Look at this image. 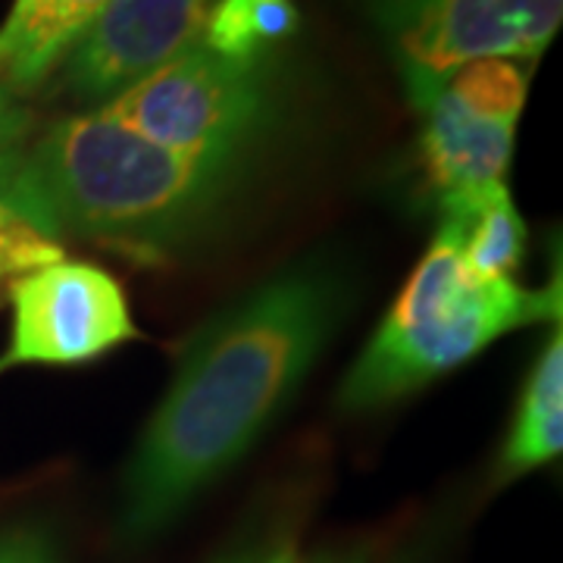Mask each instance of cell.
I'll return each instance as SVG.
<instances>
[{"mask_svg":"<svg viewBox=\"0 0 563 563\" xmlns=\"http://www.w3.org/2000/svg\"><path fill=\"white\" fill-rule=\"evenodd\" d=\"M261 57H225L191 44L101 103L113 120L181 157L239 166L269 122Z\"/></svg>","mask_w":563,"mask_h":563,"instance_id":"obj_4","label":"cell"},{"mask_svg":"<svg viewBox=\"0 0 563 563\" xmlns=\"http://www.w3.org/2000/svg\"><path fill=\"white\" fill-rule=\"evenodd\" d=\"M347 563H366V558H363V554H351V561Z\"/></svg>","mask_w":563,"mask_h":563,"instance_id":"obj_18","label":"cell"},{"mask_svg":"<svg viewBox=\"0 0 563 563\" xmlns=\"http://www.w3.org/2000/svg\"><path fill=\"white\" fill-rule=\"evenodd\" d=\"M63 261V254H35V251H0V282L20 279L25 273Z\"/></svg>","mask_w":563,"mask_h":563,"instance_id":"obj_16","label":"cell"},{"mask_svg":"<svg viewBox=\"0 0 563 563\" xmlns=\"http://www.w3.org/2000/svg\"><path fill=\"white\" fill-rule=\"evenodd\" d=\"M263 554L257 544H242V548H232L225 551L217 563H261Z\"/></svg>","mask_w":563,"mask_h":563,"instance_id":"obj_17","label":"cell"},{"mask_svg":"<svg viewBox=\"0 0 563 563\" xmlns=\"http://www.w3.org/2000/svg\"><path fill=\"white\" fill-rule=\"evenodd\" d=\"M410 101L420 113L422 163L448 220L466 222L504 185L517 125L488 122L463 110L444 88V76L404 66Z\"/></svg>","mask_w":563,"mask_h":563,"instance_id":"obj_8","label":"cell"},{"mask_svg":"<svg viewBox=\"0 0 563 563\" xmlns=\"http://www.w3.org/2000/svg\"><path fill=\"white\" fill-rule=\"evenodd\" d=\"M563 451V335L554 325L539 361L526 379L520 407L514 413L507 442L498 461V479L510 483L542 463L561 457Z\"/></svg>","mask_w":563,"mask_h":563,"instance_id":"obj_10","label":"cell"},{"mask_svg":"<svg viewBox=\"0 0 563 563\" xmlns=\"http://www.w3.org/2000/svg\"><path fill=\"white\" fill-rule=\"evenodd\" d=\"M110 0H13L0 25V79L16 95L38 88Z\"/></svg>","mask_w":563,"mask_h":563,"instance_id":"obj_9","label":"cell"},{"mask_svg":"<svg viewBox=\"0 0 563 563\" xmlns=\"http://www.w3.org/2000/svg\"><path fill=\"white\" fill-rule=\"evenodd\" d=\"M398 563H417V561H410V558H404V561H398Z\"/></svg>","mask_w":563,"mask_h":563,"instance_id":"obj_19","label":"cell"},{"mask_svg":"<svg viewBox=\"0 0 563 563\" xmlns=\"http://www.w3.org/2000/svg\"><path fill=\"white\" fill-rule=\"evenodd\" d=\"M563 20V0H385L401 66L444 76L470 60H536Z\"/></svg>","mask_w":563,"mask_h":563,"instance_id":"obj_6","label":"cell"},{"mask_svg":"<svg viewBox=\"0 0 563 563\" xmlns=\"http://www.w3.org/2000/svg\"><path fill=\"white\" fill-rule=\"evenodd\" d=\"M339 313L342 282L298 266L203 325L125 466L122 539L157 536L242 461L301 388Z\"/></svg>","mask_w":563,"mask_h":563,"instance_id":"obj_1","label":"cell"},{"mask_svg":"<svg viewBox=\"0 0 563 563\" xmlns=\"http://www.w3.org/2000/svg\"><path fill=\"white\" fill-rule=\"evenodd\" d=\"M298 29V10L291 0H217L201 44L225 57H261L276 41Z\"/></svg>","mask_w":563,"mask_h":563,"instance_id":"obj_11","label":"cell"},{"mask_svg":"<svg viewBox=\"0 0 563 563\" xmlns=\"http://www.w3.org/2000/svg\"><path fill=\"white\" fill-rule=\"evenodd\" d=\"M10 344L0 376L16 366H73L132 342L139 325L120 282L91 263L57 261L10 285Z\"/></svg>","mask_w":563,"mask_h":563,"instance_id":"obj_5","label":"cell"},{"mask_svg":"<svg viewBox=\"0 0 563 563\" xmlns=\"http://www.w3.org/2000/svg\"><path fill=\"white\" fill-rule=\"evenodd\" d=\"M235 176L239 166L181 157L95 107L25 147L13 213L51 242L76 235L163 261L220 225Z\"/></svg>","mask_w":563,"mask_h":563,"instance_id":"obj_2","label":"cell"},{"mask_svg":"<svg viewBox=\"0 0 563 563\" xmlns=\"http://www.w3.org/2000/svg\"><path fill=\"white\" fill-rule=\"evenodd\" d=\"M466 222L448 220L398 301L379 322L342 383L344 410H376L473 361L501 335L561 320V279L523 288L517 279H479L463 261Z\"/></svg>","mask_w":563,"mask_h":563,"instance_id":"obj_3","label":"cell"},{"mask_svg":"<svg viewBox=\"0 0 563 563\" xmlns=\"http://www.w3.org/2000/svg\"><path fill=\"white\" fill-rule=\"evenodd\" d=\"M217 0H110L63 60L69 95L110 101L203 35Z\"/></svg>","mask_w":563,"mask_h":563,"instance_id":"obj_7","label":"cell"},{"mask_svg":"<svg viewBox=\"0 0 563 563\" xmlns=\"http://www.w3.org/2000/svg\"><path fill=\"white\" fill-rule=\"evenodd\" d=\"M526 254V222L501 188L466 220L463 261L479 279H514Z\"/></svg>","mask_w":563,"mask_h":563,"instance_id":"obj_12","label":"cell"},{"mask_svg":"<svg viewBox=\"0 0 563 563\" xmlns=\"http://www.w3.org/2000/svg\"><path fill=\"white\" fill-rule=\"evenodd\" d=\"M0 563H60V554L47 529L13 526L0 532Z\"/></svg>","mask_w":563,"mask_h":563,"instance_id":"obj_14","label":"cell"},{"mask_svg":"<svg viewBox=\"0 0 563 563\" xmlns=\"http://www.w3.org/2000/svg\"><path fill=\"white\" fill-rule=\"evenodd\" d=\"M32 132V113L20 103V95L0 79V163L25 151Z\"/></svg>","mask_w":563,"mask_h":563,"instance_id":"obj_15","label":"cell"},{"mask_svg":"<svg viewBox=\"0 0 563 563\" xmlns=\"http://www.w3.org/2000/svg\"><path fill=\"white\" fill-rule=\"evenodd\" d=\"M444 88L473 117L517 125L523 113L529 79L514 60L485 57V60H470L444 73Z\"/></svg>","mask_w":563,"mask_h":563,"instance_id":"obj_13","label":"cell"}]
</instances>
